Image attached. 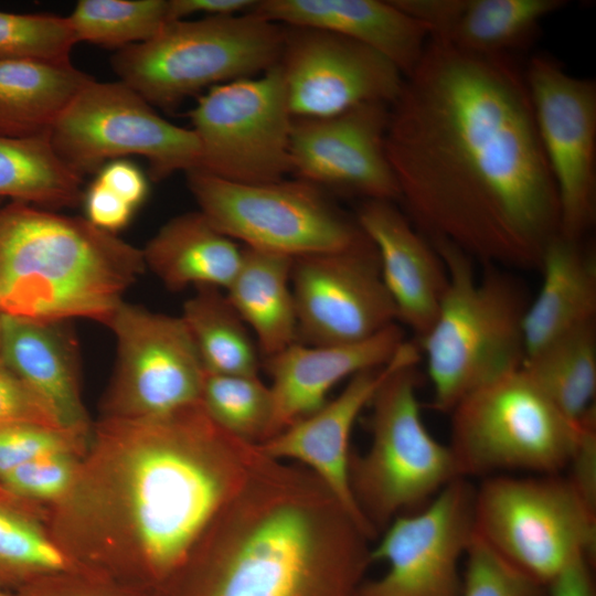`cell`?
Here are the masks:
<instances>
[{
	"instance_id": "obj_1",
	"label": "cell",
	"mask_w": 596,
	"mask_h": 596,
	"mask_svg": "<svg viewBox=\"0 0 596 596\" xmlns=\"http://www.w3.org/2000/svg\"><path fill=\"white\" fill-rule=\"evenodd\" d=\"M385 150L400 201L425 237L482 264L540 268L560 233V206L513 56L428 39L390 105Z\"/></svg>"
},
{
	"instance_id": "obj_2",
	"label": "cell",
	"mask_w": 596,
	"mask_h": 596,
	"mask_svg": "<svg viewBox=\"0 0 596 596\" xmlns=\"http://www.w3.org/2000/svg\"><path fill=\"white\" fill-rule=\"evenodd\" d=\"M369 540L312 471L264 454L158 596H359Z\"/></svg>"
},
{
	"instance_id": "obj_3",
	"label": "cell",
	"mask_w": 596,
	"mask_h": 596,
	"mask_svg": "<svg viewBox=\"0 0 596 596\" xmlns=\"http://www.w3.org/2000/svg\"><path fill=\"white\" fill-rule=\"evenodd\" d=\"M99 437L117 456V499L135 546L120 582L158 593L244 488L263 451L220 427L201 403L157 417H110Z\"/></svg>"
},
{
	"instance_id": "obj_4",
	"label": "cell",
	"mask_w": 596,
	"mask_h": 596,
	"mask_svg": "<svg viewBox=\"0 0 596 596\" xmlns=\"http://www.w3.org/2000/svg\"><path fill=\"white\" fill-rule=\"evenodd\" d=\"M142 251L91 224L11 201L0 207V312L103 324L146 270Z\"/></svg>"
},
{
	"instance_id": "obj_5",
	"label": "cell",
	"mask_w": 596,
	"mask_h": 596,
	"mask_svg": "<svg viewBox=\"0 0 596 596\" xmlns=\"http://www.w3.org/2000/svg\"><path fill=\"white\" fill-rule=\"evenodd\" d=\"M448 284L437 316L417 342L432 384L430 406L447 413L475 390L522 366L523 322L530 302L512 270L473 259L444 240H428Z\"/></svg>"
},
{
	"instance_id": "obj_6",
	"label": "cell",
	"mask_w": 596,
	"mask_h": 596,
	"mask_svg": "<svg viewBox=\"0 0 596 596\" xmlns=\"http://www.w3.org/2000/svg\"><path fill=\"white\" fill-rule=\"evenodd\" d=\"M285 26L252 11L168 22L150 40L118 50L119 81L151 106L171 109L185 98L278 64Z\"/></svg>"
},
{
	"instance_id": "obj_7",
	"label": "cell",
	"mask_w": 596,
	"mask_h": 596,
	"mask_svg": "<svg viewBox=\"0 0 596 596\" xmlns=\"http://www.w3.org/2000/svg\"><path fill=\"white\" fill-rule=\"evenodd\" d=\"M422 359L416 351L382 382L370 405L371 445L350 459L355 502L373 530L430 500L459 476L448 445L426 428L417 397Z\"/></svg>"
},
{
	"instance_id": "obj_8",
	"label": "cell",
	"mask_w": 596,
	"mask_h": 596,
	"mask_svg": "<svg viewBox=\"0 0 596 596\" xmlns=\"http://www.w3.org/2000/svg\"><path fill=\"white\" fill-rule=\"evenodd\" d=\"M449 415L448 446L461 478L515 470L560 473L581 428L521 368L469 393Z\"/></svg>"
},
{
	"instance_id": "obj_9",
	"label": "cell",
	"mask_w": 596,
	"mask_h": 596,
	"mask_svg": "<svg viewBox=\"0 0 596 596\" xmlns=\"http://www.w3.org/2000/svg\"><path fill=\"white\" fill-rule=\"evenodd\" d=\"M475 534L547 586L574 558L596 554V512L566 477H488L475 489Z\"/></svg>"
},
{
	"instance_id": "obj_10",
	"label": "cell",
	"mask_w": 596,
	"mask_h": 596,
	"mask_svg": "<svg viewBox=\"0 0 596 596\" xmlns=\"http://www.w3.org/2000/svg\"><path fill=\"white\" fill-rule=\"evenodd\" d=\"M185 173L199 211L245 247L296 258L369 242L321 188L298 178L238 183L199 169Z\"/></svg>"
},
{
	"instance_id": "obj_11",
	"label": "cell",
	"mask_w": 596,
	"mask_h": 596,
	"mask_svg": "<svg viewBox=\"0 0 596 596\" xmlns=\"http://www.w3.org/2000/svg\"><path fill=\"white\" fill-rule=\"evenodd\" d=\"M50 137L57 155L81 175L134 155L148 161L152 181H161L196 169L201 157L191 128L166 120L120 81H89L55 120Z\"/></svg>"
},
{
	"instance_id": "obj_12",
	"label": "cell",
	"mask_w": 596,
	"mask_h": 596,
	"mask_svg": "<svg viewBox=\"0 0 596 596\" xmlns=\"http://www.w3.org/2000/svg\"><path fill=\"white\" fill-rule=\"evenodd\" d=\"M189 117L201 148L196 169L238 183L274 182L291 173L294 117L278 64L211 87Z\"/></svg>"
},
{
	"instance_id": "obj_13",
	"label": "cell",
	"mask_w": 596,
	"mask_h": 596,
	"mask_svg": "<svg viewBox=\"0 0 596 596\" xmlns=\"http://www.w3.org/2000/svg\"><path fill=\"white\" fill-rule=\"evenodd\" d=\"M105 326L117 353L110 417H157L200 403L206 372L181 317L121 301Z\"/></svg>"
},
{
	"instance_id": "obj_14",
	"label": "cell",
	"mask_w": 596,
	"mask_h": 596,
	"mask_svg": "<svg viewBox=\"0 0 596 596\" xmlns=\"http://www.w3.org/2000/svg\"><path fill=\"white\" fill-rule=\"evenodd\" d=\"M524 76L556 188L560 234L582 241L596 221V84L547 55L533 56Z\"/></svg>"
},
{
	"instance_id": "obj_15",
	"label": "cell",
	"mask_w": 596,
	"mask_h": 596,
	"mask_svg": "<svg viewBox=\"0 0 596 596\" xmlns=\"http://www.w3.org/2000/svg\"><path fill=\"white\" fill-rule=\"evenodd\" d=\"M475 487L457 478L424 509L396 517L384 531L372 562L387 572L363 583L359 596H460V561L475 534Z\"/></svg>"
},
{
	"instance_id": "obj_16",
	"label": "cell",
	"mask_w": 596,
	"mask_h": 596,
	"mask_svg": "<svg viewBox=\"0 0 596 596\" xmlns=\"http://www.w3.org/2000/svg\"><path fill=\"white\" fill-rule=\"evenodd\" d=\"M291 289L297 342L302 344L354 343L397 323L370 241L345 251L294 258Z\"/></svg>"
},
{
	"instance_id": "obj_17",
	"label": "cell",
	"mask_w": 596,
	"mask_h": 596,
	"mask_svg": "<svg viewBox=\"0 0 596 596\" xmlns=\"http://www.w3.org/2000/svg\"><path fill=\"white\" fill-rule=\"evenodd\" d=\"M285 26L278 65L294 118L327 117L368 103L391 105L403 73L377 51L343 35Z\"/></svg>"
},
{
	"instance_id": "obj_18",
	"label": "cell",
	"mask_w": 596,
	"mask_h": 596,
	"mask_svg": "<svg viewBox=\"0 0 596 596\" xmlns=\"http://www.w3.org/2000/svg\"><path fill=\"white\" fill-rule=\"evenodd\" d=\"M389 108L368 103L332 116L292 118L291 174L363 200L400 201L385 150Z\"/></svg>"
},
{
	"instance_id": "obj_19",
	"label": "cell",
	"mask_w": 596,
	"mask_h": 596,
	"mask_svg": "<svg viewBox=\"0 0 596 596\" xmlns=\"http://www.w3.org/2000/svg\"><path fill=\"white\" fill-rule=\"evenodd\" d=\"M417 350L416 342L406 340L389 363L353 375L341 393L317 412L258 445L270 458L294 459L312 471L370 539L376 532L361 513L351 490V432L385 377Z\"/></svg>"
},
{
	"instance_id": "obj_20",
	"label": "cell",
	"mask_w": 596,
	"mask_h": 596,
	"mask_svg": "<svg viewBox=\"0 0 596 596\" xmlns=\"http://www.w3.org/2000/svg\"><path fill=\"white\" fill-rule=\"evenodd\" d=\"M355 221L376 251L397 321L419 340L435 321L447 288L441 257L395 202L363 200Z\"/></svg>"
},
{
	"instance_id": "obj_21",
	"label": "cell",
	"mask_w": 596,
	"mask_h": 596,
	"mask_svg": "<svg viewBox=\"0 0 596 596\" xmlns=\"http://www.w3.org/2000/svg\"><path fill=\"white\" fill-rule=\"evenodd\" d=\"M405 341L403 330L394 323L359 342L332 345L295 342L263 359L262 366L272 379L273 436L321 408L329 392L342 380L389 363Z\"/></svg>"
},
{
	"instance_id": "obj_22",
	"label": "cell",
	"mask_w": 596,
	"mask_h": 596,
	"mask_svg": "<svg viewBox=\"0 0 596 596\" xmlns=\"http://www.w3.org/2000/svg\"><path fill=\"white\" fill-rule=\"evenodd\" d=\"M428 39L465 53L513 56L564 0H393Z\"/></svg>"
},
{
	"instance_id": "obj_23",
	"label": "cell",
	"mask_w": 596,
	"mask_h": 596,
	"mask_svg": "<svg viewBox=\"0 0 596 596\" xmlns=\"http://www.w3.org/2000/svg\"><path fill=\"white\" fill-rule=\"evenodd\" d=\"M252 11L281 25L321 29L358 41L389 58L404 77L428 42L424 26L393 0H263Z\"/></svg>"
},
{
	"instance_id": "obj_24",
	"label": "cell",
	"mask_w": 596,
	"mask_h": 596,
	"mask_svg": "<svg viewBox=\"0 0 596 596\" xmlns=\"http://www.w3.org/2000/svg\"><path fill=\"white\" fill-rule=\"evenodd\" d=\"M0 361L75 436L86 427L77 382V351L64 321H36L1 313Z\"/></svg>"
},
{
	"instance_id": "obj_25",
	"label": "cell",
	"mask_w": 596,
	"mask_h": 596,
	"mask_svg": "<svg viewBox=\"0 0 596 596\" xmlns=\"http://www.w3.org/2000/svg\"><path fill=\"white\" fill-rule=\"evenodd\" d=\"M539 270L542 284L525 311V355L596 321V256L583 240L560 233L546 245Z\"/></svg>"
},
{
	"instance_id": "obj_26",
	"label": "cell",
	"mask_w": 596,
	"mask_h": 596,
	"mask_svg": "<svg viewBox=\"0 0 596 596\" xmlns=\"http://www.w3.org/2000/svg\"><path fill=\"white\" fill-rule=\"evenodd\" d=\"M141 251L146 268L166 288L180 291L189 286L226 289L243 248L195 211L169 220Z\"/></svg>"
},
{
	"instance_id": "obj_27",
	"label": "cell",
	"mask_w": 596,
	"mask_h": 596,
	"mask_svg": "<svg viewBox=\"0 0 596 596\" xmlns=\"http://www.w3.org/2000/svg\"><path fill=\"white\" fill-rule=\"evenodd\" d=\"M291 257L244 247L226 297L254 333L262 359L297 342Z\"/></svg>"
},
{
	"instance_id": "obj_28",
	"label": "cell",
	"mask_w": 596,
	"mask_h": 596,
	"mask_svg": "<svg viewBox=\"0 0 596 596\" xmlns=\"http://www.w3.org/2000/svg\"><path fill=\"white\" fill-rule=\"evenodd\" d=\"M92 79L72 63L0 61V137L50 132L61 113Z\"/></svg>"
},
{
	"instance_id": "obj_29",
	"label": "cell",
	"mask_w": 596,
	"mask_h": 596,
	"mask_svg": "<svg viewBox=\"0 0 596 596\" xmlns=\"http://www.w3.org/2000/svg\"><path fill=\"white\" fill-rule=\"evenodd\" d=\"M83 175L56 152L50 132L0 137V199L10 198L42 209L77 205Z\"/></svg>"
},
{
	"instance_id": "obj_30",
	"label": "cell",
	"mask_w": 596,
	"mask_h": 596,
	"mask_svg": "<svg viewBox=\"0 0 596 596\" xmlns=\"http://www.w3.org/2000/svg\"><path fill=\"white\" fill-rule=\"evenodd\" d=\"M521 369L563 415L579 423L595 406L596 321L529 353Z\"/></svg>"
},
{
	"instance_id": "obj_31",
	"label": "cell",
	"mask_w": 596,
	"mask_h": 596,
	"mask_svg": "<svg viewBox=\"0 0 596 596\" xmlns=\"http://www.w3.org/2000/svg\"><path fill=\"white\" fill-rule=\"evenodd\" d=\"M180 317L206 373L258 375L263 359L257 343L220 288L198 287Z\"/></svg>"
},
{
	"instance_id": "obj_32",
	"label": "cell",
	"mask_w": 596,
	"mask_h": 596,
	"mask_svg": "<svg viewBox=\"0 0 596 596\" xmlns=\"http://www.w3.org/2000/svg\"><path fill=\"white\" fill-rule=\"evenodd\" d=\"M0 490V589L8 592L67 573L86 572Z\"/></svg>"
},
{
	"instance_id": "obj_33",
	"label": "cell",
	"mask_w": 596,
	"mask_h": 596,
	"mask_svg": "<svg viewBox=\"0 0 596 596\" xmlns=\"http://www.w3.org/2000/svg\"><path fill=\"white\" fill-rule=\"evenodd\" d=\"M66 18L77 42L120 50L150 40L170 22L169 0H79Z\"/></svg>"
},
{
	"instance_id": "obj_34",
	"label": "cell",
	"mask_w": 596,
	"mask_h": 596,
	"mask_svg": "<svg viewBox=\"0 0 596 596\" xmlns=\"http://www.w3.org/2000/svg\"><path fill=\"white\" fill-rule=\"evenodd\" d=\"M200 403L224 430L252 444L273 436L274 401L258 375L206 373Z\"/></svg>"
},
{
	"instance_id": "obj_35",
	"label": "cell",
	"mask_w": 596,
	"mask_h": 596,
	"mask_svg": "<svg viewBox=\"0 0 596 596\" xmlns=\"http://www.w3.org/2000/svg\"><path fill=\"white\" fill-rule=\"evenodd\" d=\"M76 43L66 17L0 11V61L68 64Z\"/></svg>"
},
{
	"instance_id": "obj_36",
	"label": "cell",
	"mask_w": 596,
	"mask_h": 596,
	"mask_svg": "<svg viewBox=\"0 0 596 596\" xmlns=\"http://www.w3.org/2000/svg\"><path fill=\"white\" fill-rule=\"evenodd\" d=\"M460 596H549L535 581L473 534L465 554Z\"/></svg>"
},
{
	"instance_id": "obj_37",
	"label": "cell",
	"mask_w": 596,
	"mask_h": 596,
	"mask_svg": "<svg viewBox=\"0 0 596 596\" xmlns=\"http://www.w3.org/2000/svg\"><path fill=\"white\" fill-rule=\"evenodd\" d=\"M71 456V451L57 453L22 465L0 479V490L15 499H56L72 485Z\"/></svg>"
},
{
	"instance_id": "obj_38",
	"label": "cell",
	"mask_w": 596,
	"mask_h": 596,
	"mask_svg": "<svg viewBox=\"0 0 596 596\" xmlns=\"http://www.w3.org/2000/svg\"><path fill=\"white\" fill-rule=\"evenodd\" d=\"M77 436L40 425L0 428V479L11 470L42 457L71 451Z\"/></svg>"
},
{
	"instance_id": "obj_39",
	"label": "cell",
	"mask_w": 596,
	"mask_h": 596,
	"mask_svg": "<svg viewBox=\"0 0 596 596\" xmlns=\"http://www.w3.org/2000/svg\"><path fill=\"white\" fill-rule=\"evenodd\" d=\"M14 596H158V594L102 574L77 572L41 578L20 588Z\"/></svg>"
},
{
	"instance_id": "obj_40",
	"label": "cell",
	"mask_w": 596,
	"mask_h": 596,
	"mask_svg": "<svg viewBox=\"0 0 596 596\" xmlns=\"http://www.w3.org/2000/svg\"><path fill=\"white\" fill-rule=\"evenodd\" d=\"M13 425L63 430L47 406L0 361V428Z\"/></svg>"
},
{
	"instance_id": "obj_41",
	"label": "cell",
	"mask_w": 596,
	"mask_h": 596,
	"mask_svg": "<svg viewBox=\"0 0 596 596\" xmlns=\"http://www.w3.org/2000/svg\"><path fill=\"white\" fill-rule=\"evenodd\" d=\"M566 477L585 504L596 512V411L593 406L581 421L579 434L566 466Z\"/></svg>"
},
{
	"instance_id": "obj_42",
	"label": "cell",
	"mask_w": 596,
	"mask_h": 596,
	"mask_svg": "<svg viewBox=\"0 0 596 596\" xmlns=\"http://www.w3.org/2000/svg\"><path fill=\"white\" fill-rule=\"evenodd\" d=\"M82 201L85 219L97 228L113 234L125 228L136 211L96 179L84 192Z\"/></svg>"
},
{
	"instance_id": "obj_43",
	"label": "cell",
	"mask_w": 596,
	"mask_h": 596,
	"mask_svg": "<svg viewBox=\"0 0 596 596\" xmlns=\"http://www.w3.org/2000/svg\"><path fill=\"white\" fill-rule=\"evenodd\" d=\"M96 180L116 193L135 210L147 199L148 180L142 170L125 159H116L105 163L97 173Z\"/></svg>"
},
{
	"instance_id": "obj_44",
	"label": "cell",
	"mask_w": 596,
	"mask_h": 596,
	"mask_svg": "<svg viewBox=\"0 0 596 596\" xmlns=\"http://www.w3.org/2000/svg\"><path fill=\"white\" fill-rule=\"evenodd\" d=\"M586 556L571 561L546 586L549 596H596L592 565Z\"/></svg>"
},
{
	"instance_id": "obj_45",
	"label": "cell",
	"mask_w": 596,
	"mask_h": 596,
	"mask_svg": "<svg viewBox=\"0 0 596 596\" xmlns=\"http://www.w3.org/2000/svg\"><path fill=\"white\" fill-rule=\"evenodd\" d=\"M253 0H169L170 21L185 20L193 14L205 17L235 15L249 11Z\"/></svg>"
},
{
	"instance_id": "obj_46",
	"label": "cell",
	"mask_w": 596,
	"mask_h": 596,
	"mask_svg": "<svg viewBox=\"0 0 596 596\" xmlns=\"http://www.w3.org/2000/svg\"><path fill=\"white\" fill-rule=\"evenodd\" d=\"M0 596H14V594H10L6 590L0 589Z\"/></svg>"
},
{
	"instance_id": "obj_47",
	"label": "cell",
	"mask_w": 596,
	"mask_h": 596,
	"mask_svg": "<svg viewBox=\"0 0 596 596\" xmlns=\"http://www.w3.org/2000/svg\"><path fill=\"white\" fill-rule=\"evenodd\" d=\"M1 330H2V322H1V312H0V342H1Z\"/></svg>"
},
{
	"instance_id": "obj_48",
	"label": "cell",
	"mask_w": 596,
	"mask_h": 596,
	"mask_svg": "<svg viewBox=\"0 0 596 596\" xmlns=\"http://www.w3.org/2000/svg\"><path fill=\"white\" fill-rule=\"evenodd\" d=\"M2 206V199H0V207Z\"/></svg>"
}]
</instances>
